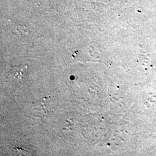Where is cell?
<instances>
[{"mask_svg":"<svg viewBox=\"0 0 156 156\" xmlns=\"http://www.w3.org/2000/svg\"><path fill=\"white\" fill-rule=\"evenodd\" d=\"M27 66L26 65H17L12 67L8 73V78L10 79H22L25 76L27 73Z\"/></svg>","mask_w":156,"mask_h":156,"instance_id":"1","label":"cell"}]
</instances>
